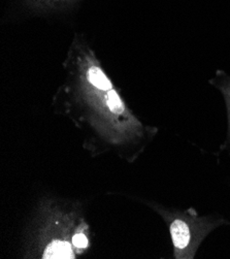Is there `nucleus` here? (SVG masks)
<instances>
[{
  "label": "nucleus",
  "mask_w": 230,
  "mask_h": 259,
  "mask_svg": "<svg viewBox=\"0 0 230 259\" xmlns=\"http://www.w3.org/2000/svg\"><path fill=\"white\" fill-rule=\"evenodd\" d=\"M63 80L52 109L83 137L91 158L115 154L132 164L158 135L132 111L83 33H74L62 62Z\"/></svg>",
  "instance_id": "obj_1"
},
{
  "label": "nucleus",
  "mask_w": 230,
  "mask_h": 259,
  "mask_svg": "<svg viewBox=\"0 0 230 259\" xmlns=\"http://www.w3.org/2000/svg\"><path fill=\"white\" fill-rule=\"evenodd\" d=\"M92 229L79 199L40 197L23 230L21 256L27 259H78L92 248Z\"/></svg>",
  "instance_id": "obj_2"
},
{
  "label": "nucleus",
  "mask_w": 230,
  "mask_h": 259,
  "mask_svg": "<svg viewBox=\"0 0 230 259\" xmlns=\"http://www.w3.org/2000/svg\"><path fill=\"white\" fill-rule=\"evenodd\" d=\"M144 202L166 224L172 244L173 259H194L208 236L217 228L229 224L222 215H199L193 208L178 210L153 200Z\"/></svg>",
  "instance_id": "obj_3"
},
{
  "label": "nucleus",
  "mask_w": 230,
  "mask_h": 259,
  "mask_svg": "<svg viewBox=\"0 0 230 259\" xmlns=\"http://www.w3.org/2000/svg\"><path fill=\"white\" fill-rule=\"evenodd\" d=\"M84 0H14L15 10L23 18L63 15L78 8Z\"/></svg>",
  "instance_id": "obj_4"
},
{
  "label": "nucleus",
  "mask_w": 230,
  "mask_h": 259,
  "mask_svg": "<svg viewBox=\"0 0 230 259\" xmlns=\"http://www.w3.org/2000/svg\"><path fill=\"white\" fill-rule=\"evenodd\" d=\"M209 84L221 93L226 108L227 132L225 141L220 146L219 151L230 152V74L222 69H217L214 75L209 80Z\"/></svg>",
  "instance_id": "obj_5"
},
{
  "label": "nucleus",
  "mask_w": 230,
  "mask_h": 259,
  "mask_svg": "<svg viewBox=\"0 0 230 259\" xmlns=\"http://www.w3.org/2000/svg\"><path fill=\"white\" fill-rule=\"evenodd\" d=\"M228 225H230V222H229V224H228Z\"/></svg>",
  "instance_id": "obj_6"
}]
</instances>
